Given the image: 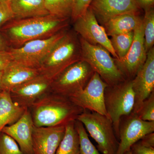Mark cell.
Returning <instances> with one entry per match:
<instances>
[{
  "instance_id": "1",
  "label": "cell",
  "mask_w": 154,
  "mask_h": 154,
  "mask_svg": "<svg viewBox=\"0 0 154 154\" xmlns=\"http://www.w3.org/2000/svg\"><path fill=\"white\" fill-rule=\"evenodd\" d=\"M70 20L49 15L25 19H14L3 26V35L11 48H19L29 42L48 38L67 29Z\"/></svg>"
},
{
  "instance_id": "2",
  "label": "cell",
  "mask_w": 154,
  "mask_h": 154,
  "mask_svg": "<svg viewBox=\"0 0 154 154\" xmlns=\"http://www.w3.org/2000/svg\"><path fill=\"white\" fill-rule=\"evenodd\" d=\"M29 110L33 125L37 127L66 126L85 111L69 98L51 92L34 102Z\"/></svg>"
},
{
  "instance_id": "3",
  "label": "cell",
  "mask_w": 154,
  "mask_h": 154,
  "mask_svg": "<svg viewBox=\"0 0 154 154\" xmlns=\"http://www.w3.org/2000/svg\"><path fill=\"white\" fill-rule=\"evenodd\" d=\"M81 60L79 37L74 30H68L42 60L38 69L53 81L67 68Z\"/></svg>"
},
{
  "instance_id": "4",
  "label": "cell",
  "mask_w": 154,
  "mask_h": 154,
  "mask_svg": "<svg viewBox=\"0 0 154 154\" xmlns=\"http://www.w3.org/2000/svg\"><path fill=\"white\" fill-rule=\"evenodd\" d=\"M79 39L82 60L88 63L108 86L115 85L126 80L107 49L99 45L89 44L80 37Z\"/></svg>"
},
{
  "instance_id": "5",
  "label": "cell",
  "mask_w": 154,
  "mask_h": 154,
  "mask_svg": "<svg viewBox=\"0 0 154 154\" xmlns=\"http://www.w3.org/2000/svg\"><path fill=\"white\" fill-rule=\"evenodd\" d=\"M77 120L82 123L87 132L96 141L97 149L102 154L117 153L119 140L113 123L108 116L85 110Z\"/></svg>"
},
{
  "instance_id": "6",
  "label": "cell",
  "mask_w": 154,
  "mask_h": 154,
  "mask_svg": "<svg viewBox=\"0 0 154 154\" xmlns=\"http://www.w3.org/2000/svg\"><path fill=\"white\" fill-rule=\"evenodd\" d=\"M104 96L107 116L113 123L116 135L119 140L120 119L132 112L134 107L132 80H125L115 85L107 86Z\"/></svg>"
},
{
  "instance_id": "7",
  "label": "cell",
  "mask_w": 154,
  "mask_h": 154,
  "mask_svg": "<svg viewBox=\"0 0 154 154\" xmlns=\"http://www.w3.org/2000/svg\"><path fill=\"white\" fill-rule=\"evenodd\" d=\"M68 30L67 28L48 38L29 42L20 47L10 48L7 53L11 62L38 69L42 60Z\"/></svg>"
},
{
  "instance_id": "8",
  "label": "cell",
  "mask_w": 154,
  "mask_h": 154,
  "mask_svg": "<svg viewBox=\"0 0 154 154\" xmlns=\"http://www.w3.org/2000/svg\"><path fill=\"white\" fill-rule=\"evenodd\" d=\"M94 72L85 61H79L67 68L51 82L50 92L69 98L84 89Z\"/></svg>"
},
{
  "instance_id": "9",
  "label": "cell",
  "mask_w": 154,
  "mask_h": 154,
  "mask_svg": "<svg viewBox=\"0 0 154 154\" xmlns=\"http://www.w3.org/2000/svg\"><path fill=\"white\" fill-rule=\"evenodd\" d=\"M73 23V30L79 37L92 45H99L103 46L115 59H118L105 29L102 25H99L90 7L85 14Z\"/></svg>"
},
{
  "instance_id": "10",
  "label": "cell",
  "mask_w": 154,
  "mask_h": 154,
  "mask_svg": "<svg viewBox=\"0 0 154 154\" xmlns=\"http://www.w3.org/2000/svg\"><path fill=\"white\" fill-rule=\"evenodd\" d=\"M108 85L95 72L82 91L69 98L84 110H89L107 116L105 103V91Z\"/></svg>"
},
{
  "instance_id": "11",
  "label": "cell",
  "mask_w": 154,
  "mask_h": 154,
  "mask_svg": "<svg viewBox=\"0 0 154 154\" xmlns=\"http://www.w3.org/2000/svg\"><path fill=\"white\" fill-rule=\"evenodd\" d=\"M119 131V145L116 154H124L146 134L154 132V121H144L131 112L122 117Z\"/></svg>"
},
{
  "instance_id": "12",
  "label": "cell",
  "mask_w": 154,
  "mask_h": 154,
  "mask_svg": "<svg viewBox=\"0 0 154 154\" xmlns=\"http://www.w3.org/2000/svg\"><path fill=\"white\" fill-rule=\"evenodd\" d=\"M134 33L132 45L126 56L120 60L114 59L116 64L126 80L133 79L146 60L142 19Z\"/></svg>"
},
{
  "instance_id": "13",
  "label": "cell",
  "mask_w": 154,
  "mask_h": 154,
  "mask_svg": "<svg viewBox=\"0 0 154 154\" xmlns=\"http://www.w3.org/2000/svg\"><path fill=\"white\" fill-rule=\"evenodd\" d=\"M52 81L40 74L13 88L10 91L11 98L19 106L29 109L34 102L50 92Z\"/></svg>"
},
{
  "instance_id": "14",
  "label": "cell",
  "mask_w": 154,
  "mask_h": 154,
  "mask_svg": "<svg viewBox=\"0 0 154 154\" xmlns=\"http://www.w3.org/2000/svg\"><path fill=\"white\" fill-rule=\"evenodd\" d=\"M134 94L132 112H137L142 103L154 91V48L147 53L145 63L132 80Z\"/></svg>"
},
{
  "instance_id": "15",
  "label": "cell",
  "mask_w": 154,
  "mask_h": 154,
  "mask_svg": "<svg viewBox=\"0 0 154 154\" xmlns=\"http://www.w3.org/2000/svg\"><path fill=\"white\" fill-rule=\"evenodd\" d=\"M65 126H33V154H55L64 135Z\"/></svg>"
},
{
  "instance_id": "16",
  "label": "cell",
  "mask_w": 154,
  "mask_h": 154,
  "mask_svg": "<svg viewBox=\"0 0 154 154\" xmlns=\"http://www.w3.org/2000/svg\"><path fill=\"white\" fill-rule=\"evenodd\" d=\"M98 22L102 25L111 18L127 13H139L134 0H93L90 6Z\"/></svg>"
},
{
  "instance_id": "17",
  "label": "cell",
  "mask_w": 154,
  "mask_h": 154,
  "mask_svg": "<svg viewBox=\"0 0 154 154\" xmlns=\"http://www.w3.org/2000/svg\"><path fill=\"white\" fill-rule=\"evenodd\" d=\"M34 126L29 109H26L20 119L14 124L5 126L1 132L5 133L16 141L25 154H33V128Z\"/></svg>"
},
{
  "instance_id": "18",
  "label": "cell",
  "mask_w": 154,
  "mask_h": 154,
  "mask_svg": "<svg viewBox=\"0 0 154 154\" xmlns=\"http://www.w3.org/2000/svg\"><path fill=\"white\" fill-rule=\"evenodd\" d=\"M37 69L31 68L11 62L3 72V90L11 91L13 88L40 74Z\"/></svg>"
},
{
  "instance_id": "19",
  "label": "cell",
  "mask_w": 154,
  "mask_h": 154,
  "mask_svg": "<svg viewBox=\"0 0 154 154\" xmlns=\"http://www.w3.org/2000/svg\"><path fill=\"white\" fill-rule=\"evenodd\" d=\"M142 18L139 13H127L111 18L103 25L108 36L134 31Z\"/></svg>"
},
{
  "instance_id": "20",
  "label": "cell",
  "mask_w": 154,
  "mask_h": 154,
  "mask_svg": "<svg viewBox=\"0 0 154 154\" xmlns=\"http://www.w3.org/2000/svg\"><path fill=\"white\" fill-rule=\"evenodd\" d=\"M28 108L21 107L11 98L10 91L0 92V132L5 126L18 121Z\"/></svg>"
},
{
  "instance_id": "21",
  "label": "cell",
  "mask_w": 154,
  "mask_h": 154,
  "mask_svg": "<svg viewBox=\"0 0 154 154\" xmlns=\"http://www.w3.org/2000/svg\"><path fill=\"white\" fill-rule=\"evenodd\" d=\"M9 4L14 19H21L49 15L44 0H10Z\"/></svg>"
},
{
  "instance_id": "22",
  "label": "cell",
  "mask_w": 154,
  "mask_h": 154,
  "mask_svg": "<svg viewBox=\"0 0 154 154\" xmlns=\"http://www.w3.org/2000/svg\"><path fill=\"white\" fill-rule=\"evenodd\" d=\"M75 121L71 122L66 125L64 135L55 154H81Z\"/></svg>"
},
{
  "instance_id": "23",
  "label": "cell",
  "mask_w": 154,
  "mask_h": 154,
  "mask_svg": "<svg viewBox=\"0 0 154 154\" xmlns=\"http://www.w3.org/2000/svg\"><path fill=\"white\" fill-rule=\"evenodd\" d=\"M44 2L50 15L64 20L71 18L73 0H44Z\"/></svg>"
},
{
  "instance_id": "24",
  "label": "cell",
  "mask_w": 154,
  "mask_h": 154,
  "mask_svg": "<svg viewBox=\"0 0 154 154\" xmlns=\"http://www.w3.org/2000/svg\"><path fill=\"white\" fill-rule=\"evenodd\" d=\"M134 35V31H131L111 36V45L118 57L116 60H121L126 56L132 45Z\"/></svg>"
},
{
  "instance_id": "25",
  "label": "cell",
  "mask_w": 154,
  "mask_h": 154,
  "mask_svg": "<svg viewBox=\"0 0 154 154\" xmlns=\"http://www.w3.org/2000/svg\"><path fill=\"white\" fill-rule=\"evenodd\" d=\"M142 18L145 46L147 53L152 48L154 45V8L144 11Z\"/></svg>"
},
{
  "instance_id": "26",
  "label": "cell",
  "mask_w": 154,
  "mask_h": 154,
  "mask_svg": "<svg viewBox=\"0 0 154 154\" xmlns=\"http://www.w3.org/2000/svg\"><path fill=\"white\" fill-rule=\"evenodd\" d=\"M75 125L79 138L81 154H101L90 140L82 123L76 120L75 121Z\"/></svg>"
},
{
  "instance_id": "27",
  "label": "cell",
  "mask_w": 154,
  "mask_h": 154,
  "mask_svg": "<svg viewBox=\"0 0 154 154\" xmlns=\"http://www.w3.org/2000/svg\"><path fill=\"white\" fill-rule=\"evenodd\" d=\"M136 114L144 121H154V91L142 103Z\"/></svg>"
},
{
  "instance_id": "28",
  "label": "cell",
  "mask_w": 154,
  "mask_h": 154,
  "mask_svg": "<svg viewBox=\"0 0 154 154\" xmlns=\"http://www.w3.org/2000/svg\"><path fill=\"white\" fill-rule=\"evenodd\" d=\"M0 154H25L16 141L5 133L0 132Z\"/></svg>"
},
{
  "instance_id": "29",
  "label": "cell",
  "mask_w": 154,
  "mask_h": 154,
  "mask_svg": "<svg viewBox=\"0 0 154 154\" xmlns=\"http://www.w3.org/2000/svg\"><path fill=\"white\" fill-rule=\"evenodd\" d=\"M93 0H73L71 21L73 23L79 17L83 15L90 7Z\"/></svg>"
},
{
  "instance_id": "30",
  "label": "cell",
  "mask_w": 154,
  "mask_h": 154,
  "mask_svg": "<svg viewBox=\"0 0 154 154\" xmlns=\"http://www.w3.org/2000/svg\"><path fill=\"white\" fill-rule=\"evenodd\" d=\"M14 18L9 3L0 2V27Z\"/></svg>"
},
{
  "instance_id": "31",
  "label": "cell",
  "mask_w": 154,
  "mask_h": 154,
  "mask_svg": "<svg viewBox=\"0 0 154 154\" xmlns=\"http://www.w3.org/2000/svg\"><path fill=\"white\" fill-rule=\"evenodd\" d=\"M132 154H154V148L144 146L138 141L134 144L130 148Z\"/></svg>"
},
{
  "instance_id": "32",
  "label": "cell",
  "mask_w": 154,
  "mask_h": 154,
  "mask_svg": "<svg viewBox=\"0 0 154 154\" xmlns=\"http://www.w3.org/2000/svg\"><path fill=\"white\" fill-rule=\"evenodd\" d=\"M11 61L7 51H0V72H3L11 64Z\"/></svg>"
},
{
  "instance_id": "33",
  "label": "cell",
  "mask_w": 154,
  "mask_h": 154,
  "mask_svg": "<svg viewBox=\"0 0 154 154\" xmlns=\"http://www.w3.org/2000/svg\"><path fill=\"white\" fill-rule=\"evenodd\" d=\"M138 141L144 146L154 148V133L146 134Z\"/></svg>"
},
{
  "instance_id": "34",
  "label": "cell",
  "mask_w": 154,
  "mask_h": 154,
  "mask_svg": "<svg viewBox=\"0 0 154 154\" xmlns=\"http://www.w3.org/2000/svg\"><path fill=\"white\" fill-rule=\"evenodd\" d=\"M140 9H143L144 11L154 8V0H134Z\"/></svg>"
},
{
  "instance_id": "35",
  "label": "cell",
  "mask_w": 154,
  "mask_h": 154,
  "mask_svg": "<svg viewBox=\"0 0 154 154\" xmlns=\"http://www.w3.org/2000/svg\"><path fill=\"white\" fill-rule=\"evenodd\" d=\"M10 48L8 42L3 34L0 33V51H7Z\"/></svg>"
},
{
  "instance_id": "36",
  "label": "cell",
  "mask_w": 154,
  "mask_h": 154,
  "mask_svg": "<svg viewBox=\"0 0 154 154\" xmlns=\"http://www.w3.org/2000/svg\"><path fill=\"white\" fill-rule=\"evenodd\" d=\"M3 72H0V92L2 91V77Z\"/></svg>"
},
{
  "instance_id": "37",
  "label": "cell",
  "mask_w": 154,
  "mask_h": 154,
  "mask_svg": "<svg viewBox=\"0 0 154 154\" xmlns=\"http://www.w3.org/2000/svg\"><path fill=\"white\" fill-rule=\"evenodd\" d=\"M10 0H0V2L8 3Z\"/></svg>"
},
{
  "instance_id": "38",
  "label": "cell",
  "mask_w": 154,
  "mask_h": 154,
  "mask_svg": "<svg viewBox=\"0 0 154 154\" xmlns=\"http://www.w3.org/2000/svg\"><path fill=\"white\" fill-rule=\"evenodd\" d=\"M124 154H132V152H131V150L130 149L129 150H128V151L125 152V153Z\"/></svg>"
}]
</instances>
